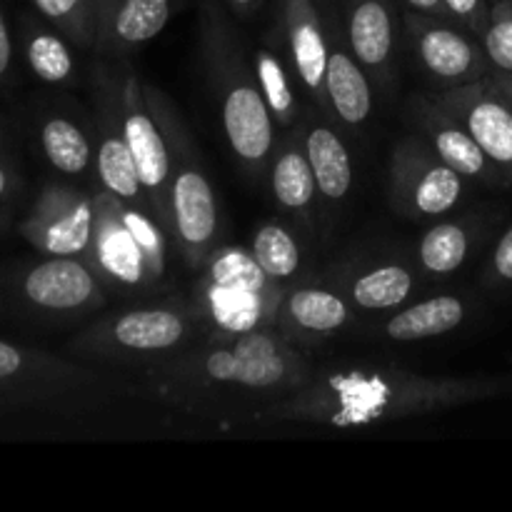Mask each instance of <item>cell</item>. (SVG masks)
I'll use <instances>...</instances> for the list:
<instances>
[{
	"instance_id": "obj_42",
	"label": "cell",
	"mask_w": 512,
	"mask_h": 512,
	"mask_svg": "<svg viewBox=\"0 0 512 512\" xmlns=\"http://www.w3.org/2000/svg\"><path fill=\"white\" fill-rule=\"evenodd\" d=\"M0 410H3V408H0Z\"/></svg>"
},
{
	"instance_id": "obj_34",
	"label": "cell",
	"mask_w": 512,
	"mask_h": 512,
	"mask_svg": "<svg viewBox=\"0 0 512 512\" xmlns=\"http://www.w3.org/2000/svg\"><path fill=\"white\" fill-rule=\"evenodd\" d=\"M443 3L448 8L450 18L458 20L473 35L483 38L490 25V8H493L490 0H443Z\"/></svg>"
},
{
	"instance_id": "obj_27",
	"label": "cell",
	"mask_w": 512,
	"mask_h": 512,
	"mask_svg": "<svg viewBox=\"0 0 512 512\" xmlns=\"http://www.w3.org/2000/svg\"><path fill=\"white\" fill-rule=\"evenodd\" d=\"M25 58H28L30 70L45 83L58 85L73 78V53L53 30L28 25L25 28Z\"/></svg>"
},
{
	"instance_id": "obj_7",
	"label": "cell",
	"mask_w": 512,
	"mask_h": 512,
	"mask_svg": "<svg viewBox=\"0 0 512 512\" xmlns=\"http://www.w3.org/2000/svg\"><path fill=\"white\" fill-rule=\"evenodd\" d=\"M390 183L395 203L410 215H443L463 198V175L415 138L395 150Z\"/></svg>"
},
{
	"instance_id": "obj_30",
	"label": "cell",
	"mask_w": 512,
	"mask_h": 512,
	"mask_svg": "<svg viewBox=\"0 0 512 512\" xmlns=\"http://www.w3.org/2000/svg\"><path fill=\"white\" fill-rule=\"evenodd\" d=\"M253 73L260 85V93H263L265 103H268L270 113H273V118L278 120V123L288 125L295 115V95L293 88H290V80L288 75H285L280 58H275L270 50H255Z\"/></svg>"
},
{
	"instance_id": "obj_5",
	"label": "cell",
	"mask_w": 512,
	"mask_h": 512,
	"mask_svg": "<svg viewBox=\"0 0 512 512\" xmlns=\"http://www.w3.org/2000/svg\"><path fill=\"white\" fill-rule=\"evenodd\" d=\"M435 103L453 115L483 148L503 183L512 185V105L490 75L453 85Z\"/></svg>"
},
{
	"instance_id": "obj_15",
	"label": "cell",
	"mask_w": 512,
	"mask_h": 512,
	"mask_svg": "<svg viewBox=\"0 0 512 512\" xmlns=\"http://www.w3.org/2000/svg\"><path fill=\"white\" fill-rule=\"evenodd\" d=\"M283 25L288 35L295 70L310 95L325 98V70H328V38L323 15L315 0H283Z\"/></svg>"
},
{
	"instance_id": "obj_12",
	"label": "cell",
	"mask_w": 512,
	"mask_h": 512,
	"mask_svg": "<svg viewBox=\"0 0 512 512\" xmlns=\"http://www.w3.org/2000/svg\"><path fill=\"white\" fill-rule=\"evenodd\" d=\"M168 210L188 263H200L208 255L218 228L215 195L203 170L188 163L180 165L170 180Z\"/></svg>"
},
{
	"instance_id": "obj_4",
	"label": "cell",
	"mask_w": 512,
	"mask_h": 512,
	"mask_svg": "<svg viewBox=\"0 0 512 512\" xmlns=\"http://www.w3.org/2000/svg\"><path fill=\"white\" fill-rule=\"evenodd\" d=\"M95 380L85 370L0 340V408H53L88 393Z\"/></svg>"
},
{
	"instance_id": "obj_16",
	"label": "cell",
	"mask_w": 512,
	"mask_h": 512,
	"mask_svg": "<svg viewBox=\"0 0 512 512\" xmlns=\"http://www.w3.org/2000/svg\"><path fill=\"white\" fill-rule=\"evenodd\" d=\"M420 125H423V133L428 135L430 148L455 173L470 180H483V183H503L500 173L483 153V148L475 143L473 135L453 115L445 113L435 100L420 103Z\"/></svg>"
},
{
	"instance_id": "obj_33",
	"label": "cell",
	"mask_w": 512,
	"mask_h": 512,
	"mask_svg": "<svg viewBox=\"0 0 512 512\" xmlns=\"http://www.w3.org/2000/svg\"><path fill=\"white\" fill-rule=\"evenodd\" d=\"M493 70L512 73V0H495L490 25L480 38Z\"/></svg>"
},
{
	"instance_id": "obj_32",
	"label": "cell",
	"mask_w": 512,
	"mask_h": 512,
	"mask_svg": "<svg viewBox=\"0 0 512 512\" xmlns=\"http://www.w3.org/2000/svg\"><path fill=\"white\" fill-rule=\"evenodd\" d=\"M120 215H123L125 225L133 233L135 243H138L140 253H143L145 270H148V280L163 278L165 273V235L143 210L133 208L130 203L120 200Z\"/></svg>"
},
{
	"instance_id": "obj_17",
	"label": "cell",
	"mask_w": 512,
	"mask_h": 512,
	"mask_svg": "<svg viewBox=\"0 0 512 512\" xmlns=\"http://www.w3.org/2000/svg\"><path fill=\"white\" fill-rule=\"evenodd\" d=\"M348 43L360 65L385 70L395 43V18L390 0H345Z\"/></svg>"
},
{
	"instance_id": "obj_39",
	"label": "cell",
	"mask_w": 512,
	"mask_h": 512,
	"mask_svg": "<svg viewBox=\"0 0 512 512\" xmlns=\"http://www.w3.org/2000/svg\"><path fill=\"white\" fill-rule=\"evenodd\" d=\"M490 78H493V83L498 85L500 93H503L505 98L510 100V105H512V73H503V70H493V73H490Z\"/></svg>"
},
{
	"instance_id": "obj_6",
	"label": "cell",
	"mask_w": 512,
	"mask_h": 512,
	"mask_svg": "<svg viewBox=\"0 0 512 512\" xmlns=\"http://www.w3.org/2000/svg\"><path fill=\"white\" fill-rule=\"evenodd\" d=\"M95 228V198L50 185L20 223V235L38 253L53 258H80L90 253Z\"/></svg>"
},
{
	"instance_id": "obj_22",
	"label": "cell",
	"mask_w": 512,
	"mask_h": 512,
	"mask_svg": "<svg viewBox=\"0 0 512 512\" xmlns=\"http://www.w3.org/2000/svg\"><path fill=\"white\" fill-rule=\"evenodd\" d=\"M40 148L45 160L63 175H83L88 170L93 150L83 128L63 115H53L40 125Z\"/></svg>"
},
{
	"instance_id": "obj_13",
	"label": "cell",
	"mask_w": 512,
	"mask_h": 512,
	"mask_svg": "<svg viewBox=\"0 0 512 512\" xmlns=\"http://www.w3.org/2000/svg\"><path fill=\"white\" fill-rule=\"evenodd\" d=\"M90 253H93V263L115 283H148L143 253L120 215V198H115L110 190L95 198V228Z\"/></svg>"
},
{
	"instance_id": "obj_24",
	"label": "cell",
	"mask_w": 512,
	"mask_h": 512,
	"mask_svg": "<svg viewBox=\"0 0 512 512\" xmlns=\"http://www.w3.org/2000/svg\"><path fill=\"white\" fill-rule=\"evenodd\" d=\"M348 315L345 300L328 290L303 288L288 298V318L310 333H335L348 323Z\"/></svg>"
},
{
	"instance_id": "obj_23",
	"label": "cell",
	"mask_w": 512,
	"mask_h": 512,
	"mask_svg": "<svg viewBox=\"0 0 512 512\" xmlns=\"http://www.w3.org/2000/svg\"><path fill=\"white\" fill-rule=\"evenodd\" d=\"M270 183H273L278 203L288 210H305L313 203L315 190H318L308 153L295 148V145H290L278 155L273 173H270Z\"/></svg>"
},
{
	"instance_id": "obj_9",
	"label": "cell",
	"mask_w": 512,
	"mask_h": 512,
	"mask_svg": "<svg viewBox=\"0 0 512 512\" xmlns=\"http://www.w3.org/2000/svg\"><path fill=\"white\" fill-rule=\"evenodd\" d=\"M273 113L260 93L258 80L233 63L223 80V128L230 148L243 163L260 165L273 150Z\"/></svg>"
},
{
	"instance_id": "obj_14",
	"label": "cell",
	"mask_w": 512,
	"mask_h": 512,
	"mask_svg": "<svg viewBox=\"0 0 512 512\" xmlns=\"http://www.w3.org/2000/svg\"><path fill=\"white\" fill-rule=\"evenodd\" d=\"M173 0H95V43L118 53L158 38L168 25Z\"/></svg>"
},
{
	"instance_id": "obj_3",
	"label": "cell",
	"mask_w": 512,
	"mask_h": 512,
	"mask_svg": "<svg viewBox=\"0 0 512 512\" xmlns=\"http://www.w3.org/2000/svg\"><path fill=\"white\" fill-rule=\"evenodd\" d=\"M205 303L210 318L225 333L258 330L275 305L273 280L263 273L253 253L228 248L210 265Z\"/></svg>"
},
{
	"instance_id": "obj_18",
	"label": "cell",
	"mask_w": 512,
	"mask_h": 512,
	"mask_svg": "<svg viewBox=\"0 0 512 512\" xmlns=\"http://www.w3.org/2000/svg\"><path fill=\"white\" fill-rule=\"evenodd\" d=\"M100 335L130 353H160L185 338V320L168 308L133 310L113 320Z\"/></svg>"
},
{
	"instance_id": "obj_1",
	"label": "cell",
	"mask_w": 512,
	"mask_h": 512,
	"mask_svg": "<svg viewBox=\"0 0 512 512\" xmlns=\"http://www.w3.org/2000/svg\"><path fill=\"white\" fill-rule=\"evenodd\" d=\"M493 380L423 378L408 370H343L270 410L273 418L308 420L333 428H365L388 420L425 415L495 395Z\"/></svg>"
},
{
	"instance_id": "obj_28",
	"label": "cell",
	"mask_w": 512,
	"mask_h": 512,
	"mask_svg": "<svg viewBox=\"0 0 512 512\" xmlns=\"http://www.w3.org/2000/svg\"><path fill=\"white\" fill-rule=\"evenodd\" d=\"M253 258L273 283L288 280L300 268V248L293 235L278 223H268L255 233Z\"/></svg>"
},
{
	"instance_id": "obj_19",
	"label": "cell",
	"mask_w": 512,
	"mask_h": 512,
	"mask_svg": "<svg viewBox=\"0 0 512 512\" xmlns=\"http://www.w3.org/2000/svg\"><path fill=\"white\" fill-rule=\"evenodd\" d=\"M325 98L345 125L365 123L370 108H373V93H370L363 65L358 58L345 53V48H340V45H333L328 50Z\"/></svg>"
},
{
	"instance_id": "obj_40",
	"label": "cell",
	"mask_w": 512,
	"mask_h": 512,
	"mask_svg": "<svg viewBox=\"0 0 512 512\" xmlns=\"http://www.w3.org/2000/svg\"><path fill=\"white\" fill-rule=\"evenodd\" d=\"M228 3L233 5L235 10H240V13H248V10L258 3V0H228Z\"/></svg>"
},
{
	"instance_id": "obj_41",
	"label": "cell",
	"mask_w": 512,
	"mask_h": 512,
	"mask_svg": "<svg viewBox=\"0 0 512 512\" xmlns=\"http://www.w3.org/2000/svg\"><path fill=\"white\" fill-rule=\"evenodd\" d=\"M5 223H8V218H5V213H3V210H0V228H3Z\"/></svg>"
},
{
	"instance_id": "obj_38",
	"label": "cell",
	"mask_w": 512,
	"mask_h": 512,
	"mask_svg": "<svg viewBox=\"0 0 512 512\" xmlns=\"http://www.w3.org/2000/svg\"><path fill=\"white\" fill-rule=\"evenodd\" d=\"M13 173L8 170V165L0 160V205H5L10 200V195H13Z\"/></svg>"
},
{
	"instance_id": "obj_25",
	"label": "cell",
	"mask_w": 512,
	"mask_h": 512,
	"mask_svg": "<svg viewBox=\"0 0 512 512\" xmlns=\"http://www.w3.org/2000/svg\"><path fill=\"white\" fill-rule=\"evenodd\" d=\"M98 175L103 180L105 190L120 198L123 203L133 205L143 195V183H140L138 165H135L133 153L125 143L123 133L105 135L98 148Z\"/></svg>"
},
{
	"instance_id": "obj_26",
	"label": "cell",
	"mask_w": 512,
	"mask_h": 512,
	"mask_svg": "<svg viewBox=\"0 0 512 512\" xmlns=\"http://www.w3.org/2000/svg\"><path fill=\"white\" fill-rule=\"evenodd\" d=\"M413 290V275L403 265H383L368 270L353 283L355 305L363 310H388L403 303Z\"/></svg>"
},
{
	"instance_id": "obj_37",
	"label": "cell",
	"mask_w": 512,
	"mask_h": 512,
	"mask_svg": "<svg viewBox=\"0 0 512 512\" xmlns=\"http://www.w3.org/2000/svg\"><path fill=\"white\" fill-rule=\"evenodd\" d=\"M413 13L430 15V18H450L448 8H445L443 0H403Z\"/></svg>"
},
{
	"instance_id": "obj_10",
	"label": "cell",
	"mask_w": 512,
	"mask_h": 512,
	"mask_svg": "<svg viewBox=\"0 0 512 512\" xmlns=\"http://www.w3.org/2000/svg\"><path fill=\"white\" fill-rule=\"evenodd\" d=\"M120 133H123L125 143H128L130 153L135 158V165H138L143 190L158 205V213H163V210H168L170 180H173L170 148L163 128L155 123L153 113L145 103L143 90H140V83L133 75L125 80L123 88V130Z\"/></svg>"
},
{
	"instance_id": "obj_29",
	"label": "cell",
	"mask_w": 512,
	"mask_h": 512,
	"mask_svg": "<svg viewBox=\"0 0 512 512\" xmlns=\"http://www.w3.org/2000/svg\"><path fill=\"white\" fill-rule=\"evenodd\" d=\"M470 250L468 233L463 225L440 223L420 240V263L428 273L448 275L465 263Z\"/></svg>"
},
{
	"instance_id": "obj_2",
	"label": "cell",
	"mask_w": 512,
	"mask_h": 512,
	"mask_svg": "<svg viewBox=\"0 0 512 512\" xmlns=\"http://www.w3.org/2000/svg\"><path fill=\"white\" fill-rule=\"evenodd\" d=\"M303 365L298 355L260 330L238 333L223 348L208 350L203 358L173 368V378H193L205 383L238 385L245 390H280L298 383Z\"/></svg>"
},
{
	"instance_id": "obj_35",
	"label": "cell",
	"mask_w": 512,
	"mask_h": 512,
	"mask_svg": "<svg viewBox=\"0 0 512 512\" xmlns=\"http://www.w3.org/2000/svg\"><path fill=\"white\" fill-rule=\"evenodd\" d=\"M493 270L500 280L512 283V228L500 238L498 248L493 255Z\"/></svg>"
},
{
	"instance_id": "obj_11",
	"label": "cell",
	"mask_w": 512,
	"mask_h": 512,
	"mask_svg": "<svg viewBox=\"0 0 512 512\" xmlns=\"http://www.w3.org/2000/svg\"><path fill=\"white\" fill-rule=\"evenodd\" d=\"M35 315L78 313L100 300L98 280L80 258H53L20 265Z\"/></svg>"
},
{
	"instance_id": "obj_31",
	"label": "cell",
	"mask_w": 512,
	"mask_h": 512,
	"mask_svg": "<svg viewBox=\"0 0 512 512\" xmlns=\"http://www.w3.org/2000/svg\"><path fill=\"white\" fill-rule=\"evenodd\" d=\"M33 5L75 43H95V0H33Z\"/></svg>"
},
{
	"instance_id": "obj_36",
	"label": "cell",
	"mask_w": 512,
	"mask_h": 512,
	"mask_svg": "<svg viewBox=\"0 0 512 512\" xmlns=\"http://www.w3.org/2000/svg\"><path fill=\"white\" fill-rule=\"evenodd\" d=\"M10 73H13V38H10L3 8H0V83H5Z\"/></svg>"
},
{
	"instance_id": "obj_21",
	"label": "cell",
	"mask_w": 512,
	"mask_h": 512,
	"mask_svg": "<svg viewBox=\"0 0 512 512\" xmlns=\"http://www.w3.org/2000/svg\"><path fill=\"white\" fill-rule=\"evenodd\" d=\"M305 153L323 198L333 203L343 200L353 185V165L343 140L325 125H313L305 140Z\"/></svg>"
},
{
	"instance_id": "obj_8",
	"label": "cell",
	"mask_w": 512,
	"mask_h": 512,
	"mask_svg": "<svg viewBox=\"0 0 512 512\" xmlns=\"http://www.w3.org/2000/svg\"><path fill=\"white\" fill-rule=\"evenodd\" d=\"M405 25H408V33L418 50L420 63L433 78L443 80L450 88L473 83V80L493 73V65H490L483 45L460 33L458 28H450L430 15L418 18V13H408Z\"/></svg>"
},
{
	"instance_id": "obj_20",
	"label": "cell",
	"mask_w": 512,
	"mask_h": 512,
	"mask_svg": "<svg viewBox=\"0 0 512 512\" xmlns=\"http://www.w3.org/2000/svg\"><path fill=\"white\" fill-rule=\"evenodd\" d=\"M465 320L463 300L455 295H438V298L423 300L410 305L403 313L393 315L385 325V333L393 340H428L450 333Z\"/></svg>"
}]
</instances>
